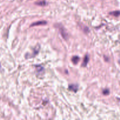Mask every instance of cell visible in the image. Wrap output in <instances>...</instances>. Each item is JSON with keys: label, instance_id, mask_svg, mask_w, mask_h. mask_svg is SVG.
Returning a JSON list of instances; mask_svg holds the SVG:
<instances>
[{"label": "cell", "instance_id": "obj_8", "mask_svg": "<svg viewBox=\"0 0 120 120\" xmlns=\"http://www.w3.org/2000/svg\"><path fill=\"white\" fill-rule=\"evenodd\" d=\"M36 4L38 5H40V6H45L46 5V2L45 1H39L36 3Z\"/></svg>", "mask_w": 120, "mask_h": 120}, {"label": "cell", "instance_id": "obj_9", "mask_svg": "<svg viewBox=\"0 0 120 120\" xmlns=\"http://www.w3.org/2000/svg\"><path fill=\"white\" fill-rule=\"evenodd\" d=\"M102 93L104 95H108L109 94V90L108 89H107V88H106V89H104L102 91Z\"/></svg>", "mask_w": 120, "mask_h": 120}, {"label": "cell", "instance_id": "obj_7", "mask_svg": "<svg viewBox=\"0 0 120 120\" xmlns=\"http://www.w3.org/2000/svg\"><path fill=\"white\" fill-rule=\"evenodd\" d=\"M36 70H37V72H39V73H40L42 71H44V68H43L41 66H40V65H38V66H36Z\"/></svg>", "mask_w": 120, "mask_h": 120}, {"label": "cell", "instance_id": "obj_6", "mask_svg": "<svg viewBox=\"0 0 120 120\" xmlns=\"http://www.w3.org/2000/svg\"><path fill=\"white\" fill-rule=\"evenodd\" d=\"M109 14L112 15L114 16V17H118L120 15V11H113V12H109Z\"/></svg>", "mask_w": 120, "mask_h": 120}, {"label": "cell", "instance_id": "obj_4", "mask_svg": "<svg viewBox=\"0 0 120 120\" xmlns=\"http://www.w3.org/2000/svg\"><path fill=\"white\" fill-rule=\"evenodd\" d=\"M88 61H89V56H88V55H86L84 57V59L83 62V63H82V66H87V63H88Z\"/></svg>", "mask_w": 120, "mask_h": 120}, {"label": "cell", "instance_id": "obj_2", "mask_svg": "<svg viewBox=\"0 0 120 120\" xmlns=\"http://www.w3.org/2000/svg\"><path fill=\"white\" fill-rule=\"evenodd\" d=\"M69 90L76 93L78 90V86L77 84H70L69 86Z\"/></svg>", "mask_w": 120, "mask_h": 120}, {"label": "cell", "instance_id": "obj_5", "mask_svg": "<svg viewBox=\"0 0 120 120\" xmlns=\"http://www.w3.org/2000/svg\"><path fill=\"white\" fill-rule=\"evenodd\" d=\"M79 59H80V58H79V56H73L72 58V61L74 65H77L78 63V62H79Z\"/></svg>", "mask_w": 120, "mask_h": 120}, {"label": "cell", "instance_id": "obj_3", "mask_svg": "<svg viewBox=\"0 0 120 120\" xmlns=\"http://www.w3.org/2000/svg\"><path fill=\"white\" fill-rule=\"evenodd\" d=\"M46 24H47V22L45 21H38L31 24V26H38V25H46Z\"/></svg>", "mask_w": 120, "mask_h": 120}, {"label": "cell", "instance_id": "obj_1", "mask_svg": "<svg viewBox=\"0 0 120 120\" xmlns=\"http://www.w3.org/2000/svg\"><path fill=\"white\" fill-rule=\"evenodd\" d=\"M59 31H60L61 35L62 36V37L64 38V39L67 40V39H68V33H67V32H66V29L63 27V26H60V25H59Z\"/></svg>", "mask_w": 120, "mask_h": 120}]
</instances>
